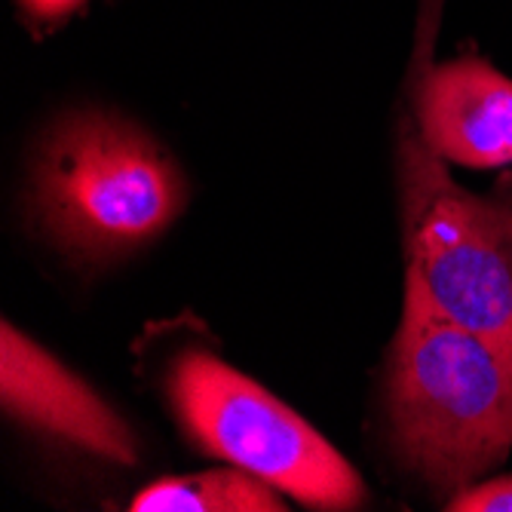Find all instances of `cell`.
<instances>
[{
  "label": "cell",
  "mask_w": 512,
  "mask_h": 512,
  "mask_svg": "<svg viewBox=\"0 0 512 512\" xmlns=\"http://www.w3.org/2000/svg\"><path fill=\"white\" fill-rule=\"evenodd\" d=\"M384 393L399 457L448 500L512 451V356L408 292Z\"/></svg>",
  "instance_id": "obj_1"
},
{
  "label": "cell",
  "mask_w": 512,
  "mask_h": 512,
  "mask_svg": "<svg viewBox=\"0 0 512 512\" xmlns=\"http://www.w3.org/2000/svg\"><path fill=\"white\" fill-rule=\"evenodd\" d=\"M188 206V178L135 120L71 111L43 135L31 212L62 255L111 264L160 240Z\"/></svg>",
  "instance_id": "obj_2"
},
{
  "label": "cell",
  "mask_w": 512,
  "mask_h": 512,
  "mask_svg": "<svg viewBox=\"0 0 512 512\" xmlns=\"http://www.w3.org/2000/svg\"><path fill=\"white\" fill-rule=\"evenodd\" d=\"M405 292L512 356V200L451 178L414 117L399 129Z\"/></svg>",
  "instance_id": "obj_3"
},
{
  "label": "cell",
  "mask_w": 512,
  "mask_h": 512,
  "mask_svg": "<svg viewBox=\"0 0 512 512\" xmlns=\"http://www.w3.org/2000/svg\"><path fill=\"white\" fill-rule=\"evenodd\" d=\"M166 399L203 454L240 467L310 509H359L365 482L304 417L224 359L200 350L175 356Z\"/></svg>",
  "instance_id": "obj_4"
},
{
  "label": "cell",
  "mask_w": 512,
  "mask_h": 512,
  "mask_svg": "<svg viewBox=\"0 0 512 512\" xmlns=\"http://www.w3.org/2000/svg\"><path fill=\"white\" fill-rule=\"evenodd\" d=\"M0 402L13 421L62 439L86 454L132 467L138 442L132 427L83 378L4 322L0 335Z\"/></svg>",
  "instance_id": "obj_5"
},
{
  "label": "cell",
  "mask_w": 512,
  "mask_h": 512,
  "mask_svg": "<svg viewBox=\"0 0 512 512\" xmlns=\"http://www.w3.org/2000/svg\"><path fill=\"white\" fill-rule=\"evenodd\" d=\"M411 117L445 163L467 169L512 163V80L482 59H451L424 71Z\"/></svg>",
  "instance_id": "obj_6"
},
{
  "label": "cell",
  "mask_w": 512,
  "mask_h": 512,
  "mask_svg": "<svg viewBox=\"0 0 512 512\" xmlns=\"http://www.w3.org/2000/svg\"><path fill=\"white\" fill-rule=\"evenodd\" d=\"M132 512H286V494L264 479L224 467L203 470L191 476H169L142 488L132 503Z\"/></svg>",
  "instance_id": "obj_7"
},
{
  "label": "cell",
  "mask_w": 512,
  "mask_h": 512,
  "mask_svg": "<svg viewBox=\"0 0 512 512\" xmlns=\"http://www.w3.org/2000/svg\"><path fill=\"white\" fill-rule=\"evenodd\" d=\"M451 512H512V476L482 479L470 488L457 491L448 506Z\"/></svg>",
  "instance_id": "obj_8"
},
{
  "label": "cell",
  "mask_w": 512,
  "mask_h": 512,
  "mask_svg": "<svg viewBox=\"0 0 512 512\" xmlns=\"http://www.w3.org/2000/svg\"><path fill=\"white\" fill-rule=\"evenodd\" d=\"M22 16L37 28H53L83 10L89 0H16Z\"/></svg>",
  "instance_id": "obj_9"
}]
</instances>
